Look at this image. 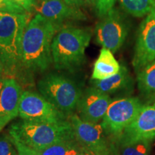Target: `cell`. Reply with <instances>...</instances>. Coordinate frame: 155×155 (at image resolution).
Returning <instances> with one entry per match:
<instances>
[{
  "instance_id": "8fae6325",
  "label": "cell",
  "mask_w": 155,
  "mask_h": 155,
  "mask_svg": "<svg viewBox=\"0 0 155 155\" xmlns=\"http://www.w3.org/2000/svg\"><path fill=\"white\" fill-rule=\"evenodd\" d=\"M114 99L108 94L90 86L83 91L76 112L83 121L100 123Z\"/></svg>"
},
{
  "instance_id": "30bf717a",
  "label": "cell",
  "mask_w": 155,
  "mask_h": 155,
  "mask_svg": "<svg viewBox=\"0 0 155 155\" xmlns=\"http://www.w3.org/2000/svg\"><path fill=\"white\" fill-rule=\"evenodd\" d=\"M155 61V7L144 17L137 32L132 64L135 72Z\"/></svg>"
},
{
  "instance_id": "cb8c5ba5",
  "label": "cell",
  "mask_w": 155,
  "mask_h": 155,
  "mask_svg": "<svg viewBox=\"0 0 155 155\" xmlns=\"http://www.w3.org/2000/svg\"><path fill=\"white\" fill-rule=\"evenodd\" d=\"M13 3L24 9L27 12L30 13L33 10H35L38 0H10Z\"/></svg>"
},
{
  "instance_id": "5bb4252c",
  "label": "cell",
  "mask_w": 155,
  "mask_h": 155,
  "mask_svg": "<svg viewBox=\"0 0 155 155\" xmlns=\"http://www.w3.org/2000/svg\"><path fill=\"white\" fill-rule=\"evenodd\" d=\"M91 85L100 91L110 96H125L131 94L134 89V80L129 69L124 65L116 74L103 80L91 81Z\"/></svg>"
},
{
  "instance_id": "ffe728a7",
  "label": "cell",
  "mask_w": 155,
  "mask_h": 155,
  "mask_svg": "<svg viewBox=\"0 0 155 155\" xmlns=\"http://www.w3.org/2000/svg\"><path fill=\"white\" fill-rule=\"evenodd\" d=\"M120 5L127 14L135 17H143L154 8L152 0H119Z\"/></svg>"
},
{
  "instance_id": "603a6c76",
  "label": "cell",
  "mask_w": 155,
  "mask_h": 155,
  "mask_svg": "<svg viewBox=\"0 0 155 155\" xmlns=\"http://www.w3.org/2000/svg\"><path fill=\"white\" fill-rule=\"evenodd\" d=\"M116 0H96V13L99 17L107 14L114 7Z\"/></svg>"
},
{
  "instance_id": "9c48e42d",
  "label": "cell",
  "mask_w": 155,
  "mask_h": 155,
  "mask_svg": "<svg viewBox=\"0 0 155 155\" xmlns=\"http://www.w3.org/2000/svg\"><path fill=\"white\" fill-rule=\"evenodd\" d=\"M21 119L56 123L68 119L41 94L30 91H23L19 108Z\"/></svg>"
},
{
  "instance_id": "7a4b0ae2",
  "label": "cell",
  "mask_w": 155,
  "mask_h": 155,
  "mask_svg": "<svg viewBox=\"0 0 155 155\" xmlns=\"http://www.w3.org/2000/svg\"><path fill=\"white\" fill-rule=\"evenodd\" d=\"M9 134L13 140L32 149H42L75 139L68 119L50 123L20 120L12 124Z\"/></svg>"
},
{
  "instance_id": "8992f818",
  "label": "cell",
  "mask_w": 155,
  "mask_h": 155,
  "mask_svg": "<svg viewBox=\"0 0 155 155\" xmlns=\"http://www.w3.org/2000/svg\"><path fill=\"white\" fill-rule=\"evenodd\" d=\"M144 104L137 97L113 100L103 118L101 125L111 140L115 139L134 121Z\"/></svg>"
},
{
  "instance_id": "7402d4cb",
  "label": "cell",
  "mask_w": 155,
  "mask_h": 155,
  "mask_svg": "<svg viewBox=\"0 0 155 155\" xmlns=\"http://www.w3.org/2000/svg\"><path fill=\"white\" fill-rule=\"evenodd\" d=\"M0 12L10 14H23L27 12L22 7L13 3L10 0H0Z\"/></svg>"
},
{
  "instance_id": "d4e9b609",
  "label": "cell",
  "mask_w": 155,
  "mask_h": 155,
  "mask_svg": "<svg viewBox=\"0 0 155 155\" xmlns=\"http://www.w3.org/2000/svg\"><path fill=\"white\" fill-rule=\"evenodd\" d=\"M69 6L73 7H76V8H81L82 7L83 2L82 0H64Z\"/></svg>"
},
{
  "instance_id": "4316f807",
  "label": "cell",
  "mask_w": 155,
  "mask_h": 155,
  "mask_svg": "<svg viewBox=\"0 0 155 155\" xmlns=\"http://www.w3.org/2000/svg\"><path fill=\"white\" fill-rule=\"evenodd\" d=\"M5 77H0V94H1L4 85H5Z\"/></svg>"
},
{
  "instance_id": "4fadbf2b",
  "label": "cell",
  "mask_w": 155,
  "mask_h": 155,
  "mask_svg": "<svg viewBox=\"0 0 155 155\" xmlns=\"http://www.w3.org/2000/svg\"><path fill=\"white\" fill-rule=\"evenodd\" d=\"M35 11L60 26L67 21L86 19L80 8L69 6L64 0H38Z\"/></svg>"
},
{
  "instance_id": "6da1fadb",
  "label": "cell",
  "mask_w": 155,
  "mask_h": 155,
  "mask_svg": "<svg viewBox=\"0 0 155 155\" xmlns=\"http://www.w3.org/2000/svg\"><path fill=\"white\" fill-rule=\"evenodd\" d=\"M62 26L37 14L25 28L22 42V69L32 73H43L53 63L51 45Z\"/></svg>"
},
{
  "instance_id": "277c9868",
  "label": "cell",
  "mask_w": 155,
  "mask_h": 155,
  "mask_svg": "<svg viewBox=\"0 0 155 155\" xmlns=\"http://www.w3.org/2000/svg\"><path fill=\"white\" fill-rule=\"evenodd\" d=\"M29 22L28 12L5 13L0 20V59L5 78H15L22 70V38Z\"/></svg>"
},
{
  "instance_id": "7c38bea8",
  "label": "cell",
  "mask_w": 155,
  "mask_h": 155,
  "mask_svg": "<svg viewBox=\"0 0 155 155\" xmlns=\"http://www.w3.org/2000/svg\"><path fill=\"white\" fill-rule=\"evenodd\" d=\"M116 139L125 141H152L154 140L155 139V101L144 104L137 117Z\"/></svg>"
},
{
  "instance_id": "484cf974",
  "label": "cell",
  "mask_w": 155,
  "mask_h": 155,
  "mask_svg": "<svg viewBox=\"0 0 155 155\" xmlns=\"http://www.w3.org/2000/svg\"><path fill=\"white\" fill-rule=\"evenodd\" d=\"M83 6H88V7H96V0H82Z\"/></svg>"
},
{
  "instance_id": "4dcf8cb0",
  "label": "cell",
  "mask_w": 155,
  "mask_h": 155,
  "mask_svg": "<svg viewBox=\"0 0 155 155\" xmlns=\"http://www.w3.org/2000/svg\"><path fill=\"white\" fill-rule=\"evenodd\" d=\"M153 1V3H154V7H155V0H152Z\"/></svg>"
},
{
  "instance_id": "f1b7e54d",
  "label": "cell",
  "mask_w": 155,
  "mask_h": 155,
  "mask_svg": "<svg viewBox=\"0 0 155 155\" xmlns=\"http://www.w3.org/2000/svg\"><path fill=\"white\" fill-rule=\"evenodd\" d=\"M5 124L3 122V121H2V118L0 117V132H1V131L3 129V128L5 127Z\"/></svg>"
},
{
  "instance_id": "2e32d148",
  "label": "cell",
  "mask_w": 155,
  "mask_h": 155,
  "mask_svg": "<svg viewBox=\"0 0 155 155\" xmlns=\"http://www.w3.org/2000/svg\"><path fill=\"white\" fill-rule=\"evenodd\" d=\"M12 141L19 155H92L84 150L76 139L63 141L42 149L30 148L13 139Z\"/></svg>"
},
{
  "instance_id": "f546056e",
  "label": "cell",
  "mask_w": 155,
  "mask_h": 155,
  "mask_svg": "<svg viewBox=\"0 0 155 155\" xmlns=\"http://www.w3.org/2000/svg\"><path fill=\"white\" fill-rule=\"evenodd\" d=\"M5 13L2 12H0V20H1L2 17L4 16V15H5Z\"/></svg>"
},
{
  "instance_id": "83f0119b",
  "label": "cell",
  "mask_w": 155,
  "mask_h": 155,
  "mask_svg": "<svg viewBox=\"0 0 155 155\" xmlns=\"http://www.w3.org/2000/svg\"><path fill=\"white\" fill-rule=\"evenodd\" d=\"M3 73H4L3 65H2V61H1V59H0V77H4Z\"/></svg>"
},
{
  "instance_id": "44dd1931",
  "label": "cell",
  "mask_w": 155,
  "mask_h": 155,
  "mask_svg": "<svg viewBox=\"0 0 155 155\" xmlns=\"http://www.w3.org/2000/svg\"><path fill=\"white\" fill-rule=\"evenodd\" d=\"M0 155H19L9 134H0Z\"/></svg>"
},
{
  "instance_id": "ac0fdd59",
  "label": "cell",
  "mask_w": 155,
  "mask_h": 155,
  "mask_svg": "<svg viewBox=\"0 0 155 155\" xmlns=\"http://www.w3.org/2000/svg\"><path fill=\"white\" fill-rule=\"evenodd\" d=\"M137 73V86L140 94L149 104L155 101V61L139 70Z\"/></svg>"
},
{
  "instance_id": "52a82bcc",
  "label": "cell",
  "mask_w": 155,
  "mask_h": 155,
  "mask_svg": "<svg viewBox=\"0 0 155 155\" xmlns=\"http://www.w3.org/2000/svg\"><path fill=\"white\" fill-rule=\"evenodd\" d=\"M129 26L123 13L114 8L101 17L95 29L96 42L102 48L116 53L122 47L129 33Z\"/></svg>"
},
{
  "instance_id": "5b68a950",
  "label": "cell",
  "mask_w": 155,
  "mask_h": 155,
  "mask_svg": "<svg viewBox=\"0 0 155 155\" xmlns=\"http://www.w3.org/2000/svg\"><path fill=\"white\" fill-rule=\"evenodd\" d=\"M38 90L39 94L67 117L76 111L83 92L76 81L56 72L43 75L38 83Z\"/></svg>"
},
{
  "instance_id": "ba28073f",
  "label": "cell",
  "mask_w": 155,
  "mask_h": 155,
  "mask_svg": "<svg viewBox=\"0 0 155 155\" xmlns=\"http://www.w3.org/2000/svg\"><path fill=\"white\" fill-rule=\"evenodd\" d=\"M75 138L81 147L92 155H110L111 140L100 123H89L81 120L77 114L68 117Z\"/></svg>"
},
{
  "instance_id": "d6986e66",
  "label": "cell",
  "mask_w": 155,
  "mask_h": 155,
  "mask_svg": "<svg viewBox=\"0 0 155 155\" xmlns=\"http://www.w3.org/2000/svg\"><path fill=\"white\" fill-rule=\"evenodd\" d=\"M150 141H125L116 139L111 140L110 155H150Z\"/></svg>"
},
{
  "instance_id": "3957f363",
  "label": "cell",
  "mask_w": 155,
  "mask_h": 155,
  "mask_svg": "<svg viewBox=\"0 0 155 155\" xmlns=\"http://www.w3.org/2000/svg\"><path fill=\"white\" fill-rule=\"evenodd\" d=\"M92 37L89 28L62 27L54 37L51 45L54 67L58 71L73 72L85 61L86 50Z\"/></svg>"
},
{
  "instance_id": "9a60e30c",
  "label": "cell",
  "mask_w": 155,
  "mask_h": 155,
  "mask_svg": "<svg viewBox=\"0 0 155 155\" xmlns=\"http://www.w3.org/2000/svg\"><path fill=\"white\" fill-rule=\"evenodd\" d=\"M22 88L13 78H5V85L0 94V117L7 125L19 116V108Z\"/></svg>"
},
{
  "instance_id": "e0dca14e",
  "label": "cell",
  "mask_w": 155,
  "mask_h": 155,
  "mask_svg": "<svg viewBox=\"0 0 155 155\" xmlns=\"http://www.w3.org/2000/svg\"><path fill=\"white\" fill-rule=\"evenodd\" d=\"M121 65L116 60L111 50L102 48L95 62L91 79L103 80L115 75L119 71Z\"/></svg>"
}]
</instances>
